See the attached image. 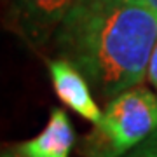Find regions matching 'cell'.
I'll return each instance as SVG.
<instances>
[{
    "label": "cell",
    "mask_w": 157,
    "mask_h": 157,
    "mask_svg": "<svg viewBox=\"0 0 157 157\" xmlns=\"http://www.w3.org/2000/svg\"><path fill=\"white\" fill-rule=\"evenodd\" d=\"M2 157H26V155H23L19 150H9V152H4Z\"/></svg>",
    "instance_id": "8"
},
{
    "label": "cell",
    "mask_w": 157,
    "mask_h": 157,
    "mask_svg": "<svg viewBox=\"0 0 157 157\" xmlns=\"http://www.w3.org/2000/svg\"><path fill=\"white\" fill-rule=\"evenodd\" d=\"M75 145L73 126L67 112L52 108L51 119L39 136L25 141L17 150L26 157H68Z\"/></svg>",
    "instance_id": "5"
},
{
    "label": "cell",
    "mask_w": 157,
    "mask_h": 157,
    "mask_svg": "<svg viewBox=\"0 0 157 157\" xmlns=\"http://www.w3.org/2000/svg\"><path fill=\"white\" fill-rule=\"evenodd\" d=\"M73 0H11L9 17L30 44L40 45L52 37Z\"/></svg>",
    "instance_id": "3"
},
{
    "label": "cell",
    "mask_w": 157,
    "mask_h": 157,
    "mask_svg": "<svg viewBox=\"0 0 157 157\" xmlns=\"http://www.w3.org/2000/svg\"><path fill=\"white\" fill-rule=\"evenodd\" d=\"M157 131V98L131 87L110 100L96 128L80 143L86 157H122Z\"/></svg>",
    "instance_id": "2"
},
{
    "label": "cell",
    "mask_w": 157,
    "mask_h": 157,
    "mask_svg": "<svg viewBox=\"0 0 157 157\" xmlns=\"http://www.w3.org/2000/svg\"><path fill=\"white\" fill-rule=\"evenodd\" d=\"M147 75H148V80L154 84V87H157V44H155L154 52H152V56H150V63H148Z\"/></svg>",
    "instance_id": "7"
},
{
    "label": "cell",
    "mask_w": 157,
    "mask_h": 157,
    "mask_svg": "<svg viewBox=\"0 0 157 157\" xmlns=\"http://www.w3.org/2000/svg\"><path fill=\"white\" fill-rule=\"evenodd\" d=\"M124 157H157V131H154L147 140L129 150Z\"/></svg>",
    "instance_id": "6"
},
{
    "label": "cell",
    "mask_w": 157,
    "mask_h": 157,
    "mask_svg": "<svg viewBox=\"0 0 157 157\" xmlns=\"http://www.w3.org/2000/svg\"><path fill=\"white\" fill-rule=\"evenodd\" d=\"M47 68L58 98L73 112H77L80 117L94 124L100 122L103 113L96 105L94 98L91 94L89 82L82 75V72L65 58L49 61Z\"/></svg>",
    "instance_id": "4"
},
{
    "label": "cell",
    "mask_w": 157,
    "mask_h": 157,
    "mask_svg": "<svg viewBox=\"0 0 157 157\" xmlns=\"http://www.w3.org/2000/svg\"><path fill=\"white\" fill-rule=\"evenodd\" d=\"M147 2H148V6H150L152 9L157 12V0H147Z\"/></svg>",
    "instance_id": "9"
},
{
    "label": "cell",
    "mask_w": 157,
    "mask_h": 157,
    "mask_svg": "<svg viewBox=\"0 0 157 157\" xmlns=\"http://www.w3.org/2000/svg\"><path fill=\"white\" fill-rule=\"evenodd\" d=\"M52 39L98 94L113 98L145 77L157 12L147 0H73Z\"/></svg>",
    "instance_id": "1"
}]
</instances>
